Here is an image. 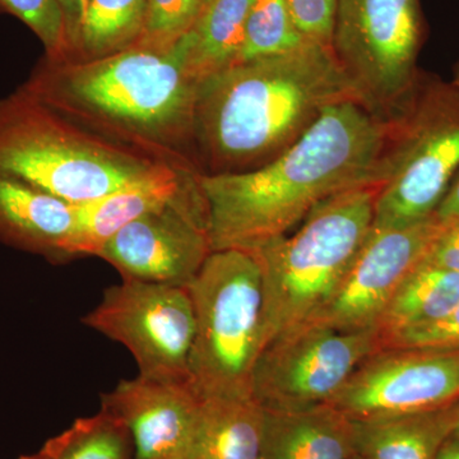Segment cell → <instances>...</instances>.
I'll list each match as a JSON object with an SVG mask.
<instances>
[{
    "label": "cell",
    "mask_w": 459,
    "mask_h": 459,
    "mask_svg": "<svg viewBox=\"0 0 459 459\" xmlns=\"http://www.w3.org/2000/svg\"><path fill=\"white\" fill-rule=\"evenodd\" d=\"M388 124L359 102H338L267 164L198 174L212 252H250L285 237L333 195L365 186L380 188Z\"/></svg>",
    "instance_id": "obj_1"
},
{
    "label": "cell",
    "mask_w": 459,
    "mask_h": 459,
    "mask_svg": "<svg viewBox=\"0 0 459 459\" xmlns=\"http://www.w3.org/2000/svg\"><path fill=\"white\" fill-rule=\"evenodd\" d=\"M343 101L360 104L329 48L305 44L230 66L198 87L195 135L208 174L267 164Z\"/></svg>",
    "instance_id": "obj_2"
},
{
    "label": "cell",
    "mask_w": 459,
    "mask_h": 459,
    "mask_svg": "<svg viewBox=\"0 0 459 459\" xmlns=\"http://www.w3.org/2000/svg\"><path fill=\"white\" fill-rule=\"evenodd\" d=\"M199 83L170 50L131 47L82 63H51L23 86L48 105L138 143L164 147L195 134Z\"/></svg>",
    "instance_id": "obj_3"
},
{
    "label": "cell",
    "mask_w": 459,
    "mask_h": 459,
    "mask_svg": "<svg viewBox=\"0 0 459 459\" xmlns=\"http://www.w3.org/2000/svg\"><path fill=\"white\" fill-rule=\"evenodd\" d=\"M377 192L365 186L333 195L292 237L250 250L262 271L263 349L312 318L337 291L373 230Z\"/></svg>",
    "instance_id": "obj_4"
},
{
    "label": "cell",
    "mask_w": 459,
    "mask_h": 459,
    "mask_svg": "<svg viewBox=\"0 0 459 459\" xmlns=\"http://www.w3.org/2000/svg\"><path fill=\"white\" fill-rule=\"evenodd\" d=\"M161 164L83 131L23 87L0 100V171L66 204L104 197Z\"/></svg>",
    "instance_id": "obj_5"
},
{
    "label": "cell",
    "mask_w": 459,
    "mask_h": 459,
    "mask_svg": "<svg viewBox=\"0 0 459 459\" xmlns=\"http://www.w3.org/2000/svg\"><path fill=\"white\" fill-rule=\"evenodd\" d=\"M459 171V87L421 71L406 108L388 123L376 229L430 219Z\"/></svg>",
    "instance_id": "obj_6"
},
{
    "label": "cell",
    "mask_w": 459,
    "mask_h": 459,
    "mask_svg": "<svg viewBox=\"0 0 459 459\" xmlns=\"http://www.w3.org/2000/svg\"><path fill=\"white\" fill-rule=\"evenodd\" d=\"M186 289L195 320L193 388L199 397H250L253 370L263 349L258 261L247 250H216Z\"/></svg>",
    "instance_id": "obj_7"
},
{
    "label": "cell",
    "mask_w": 459,
    "mask_h": 459,
    "mask_svg": "<svg viewBox=\"0 0 459 459\" xmlns=\"http://www.w3.org/2000/svg\"><path fill=\"white\" fill-rule=\"evenodd\" d=\"M425 31L420 0H338L332 51L362 107L383 123L412 96Z\"/></svg>",
    "instance_id": "obj_8"
},
{
    "label": "cell",
    "mask_w": 459,
    "mask_h": 459,
    "mask_svg": "<svg viewBox=\"0 0 459 459\" xmlns=\"http://www.w3.org/2000/svg\"><path fill=\"white\" fill-rule=\"evenodd\" d=\"M382 349L377 329L341 332L303 323L262 350L253 370V398L267 411L329 404L359 365Z\"/></svg>",
    "instance_id": "obj_9"
},
{
    "label": "cell",
    "mask_w": 459,
    "mask_h": 459,
    "mask_svg": "<svg viewBox=\"0 0 459 459\" xmlns=\"http://www.w3.org/2000/svg\"><path fill=\"white\" fill-rule=\"evenodd\" d=\"M82 323L123 344L137 362L138 376L192 385L195 320L186 287L122 279L105 290Z\"/></svg>",
    "instance_id": "obj_10"
},
{
    "label": "cell",
    "mask_w": 459,
    "mask_h": 459,
    "mask_svg": "<svg viewBox=\"0 0 459 459\" xmlns=\"http://www.w3.org/2000/svg\"><path fill=\"white\" fill-rule=\"evenodd\" d=\"M459 401V350L382 349L331 402L352 421L425 412Z\"/></svg>",
    "instance_id": "obj_11"
},
{
    "label": "cell",
    "mask_w": 459,
    "mask_h": 459,
    "mask_svg": "<svg viewBox=\"0 0 459 459\" xmlns=\"http://www.w3.org/2000/svg\"><path fill=\"white\" fill-rule=\"evenodd\" d=\"M211 253L197 177L195 188L120 229L98 256L123 280L186 287Z\"/></svg>",
    "instance_id": "obj_12"
},
{
    "label": "cell",
    "mask_w": 459,
    "mask_h": 459,
    "mask_svg": "<svg viewBox=\"0 0 459 459\" xmlns=\"http://www.w3.org/2000/svg\"><path fill=\"white\" fill-rule=\"evenodd\" d=\"M443 228L435 216L402 229L373 226L337 291L305 323L341 332L377 329L398 286L422 262Z\"/></svg>",
    "instance_id": "obj_13"
},
{
    "label": "cell",
    "mask_w": 459,
    "mask_h": 459,
    "mask_svg": "<svg viewBox=\"0 0 459 459\" xmlns=\"http://www.w3.org/2000/svg\"><path fill=\"white\" fill-rule=\"evenodd\" d=\"M201 397L190 383H165L138 376L102 394L101 407L131 434L133 459H188Z\"/></svg>",
    "instance_id": "obj_14"
},
{
    "label": "cell",
    "mask_w": 459,
    "mask_h": 459,
    "mask_svg": "<svg viewBox=\"0 0 459 459\" xmlns=\"http://www.w3.org/2000/svg\"><path fill=\"white\" fill-rule=\"evenodd\" d=\"M198 174L161 164L140 181L87 204L74 205V229L66 256H98L105 243L138 217L159 210L197 186Z\"/></svg>",
    "instance_id": "obj_15"
},
{
    "label": "cell",
    "mask_w": 459,
    "mask_h": 459,
    "mask_svg": "<svg viewBox=\"0 0 459 459\" xmlns=\"http://www.w3.org/2000/svg\"><path fill=\"white\" fill-rule=\"evenodd\" d=\"M74 229V205L0 171V241L63 259Z\"/></svg>",
    "instance_id": "obj_16"
},
{
    "label": "cell",
    "mask_w": 459,
    "mask_h": 459,
    "mask_svg": "<svg viewBox=\"0 0 459 459\" xmlns=\"http://www.w3.org/2000/svg\"><path fill=\"white\" fill-rule=\"evenodd\" d=\"M265 411L261 459H350L355 424L332 404Z\"/></svg>",
    "instance_id": "obj_17"
},
{
    "label": "cell",
    "mask_w": 459,
    "mask_h": 459,
    "mask_svg": "<svg viewBox=\"0 0 459 459\" xmlns=\"http://www.w3.org/2000/svg\"><path fill=\"white\" fill-rule=\"evenodd\" d=\"M265 411L250 397H201L188 459H261Z\"/></svg>",
    "instance_id": "obj_18"
},
{
    "label": "cell",
    "mask_w": 459,
    "mask_h": 459,
    "mask_svg": "<svg viewBox=\"0 0 459 459\" xmlns=\"http://www.w3.org/2000/svg\"><path fill=\"white\" fill-rule=\"evenodd\" d=\"M458 418L459 401L425 412L353 421L356 453L373 459H437Z\"/></svg>",
    "instance_id": "obj_19"
},
{
    "label": "cell",
    "mask_w": 459,
    "mask_h": 459,
    "mask_svg": "<svg viewBox=\"0 0 459 459\" xmlns=\"http://www.w3.org/2000/svg\"><path fill=\"white\" fill-rule=\"evenodd\" d=\"M253 3L255 0H213L180 39L184 66L193 81L204 82L237 65Z\"/></svg>",
    "instance_id": "obj_20"
},
{
    "label": "cell",
    "mask_w": 459,
    "mask_h": 459,
    "mask_svg": "<svg viewBox=\"0 0 459 459\" xmlns=\"http://www.w3.org/2000/svg\"><path fill=\"white\" fill-rule=\"evenodd\" d=\"M459 305V273L421 262L402 281L377 331L386 338L446 319Z\"/></svg>",
    "instance_id": "obj_21"
},
{
    "label": "cell",
    "mask_w": 459,
    "mask_h": 459,
    "mask_svg": "<svg viewBox=\"0 0 459 459\" xmlns=\"http://www.w3.org/2000/svg\"><path fill=\"white\" fill-rule=\"evenodd\" d=\"M18 459H133V443L122 420L101 407L96 415L75 420L38 452Z\"/></svg>",
    "instance_id": "obj_22"
},
{
    "label": "cell",
    "mask_w": 459,
    "mask_h": 459,
    "mask_svg": "<svg viewBox=\"0 0 459 459\" xmlns=\"http://www.w3.org/2000/svg\"><path fill=\"white\" fill-rule=\"evenodd\" d=\"M147 0H90L77 48L86 60L131 48L140 38Z\"/></svg>",
    "instance_id": "obj_23"
},
{
    "label": "cell",
    "mask_w": 459,
    "mask_h": 459,
    "mask_svg": "<svg viewBox=\"0 0 459 459\" xmlns=\"http://www.w3.org/2000/svg\"><path fill=\"white\" fill-rule=\"evenodd\" d=\"M304 39L295 29L286 0H255L247 16L238 63L299 49Z\"/></svg>",
    "instance_id": "obj_24"
},
{
    "label": "cell",
    "mask_w": 459,
    "mask_h": 459,
    "mask_svg": "<svg viewBox=\"0 0 459 459\" xmlns=\"http://www.w3.org/2000/svg\"><path fill=\"white\" fill-rule=\"evenodd\" d=\"M204 0H147L143 29L132 47L170 50L204 12Z\"/></svg>",
    "instance_id": "obj_25"
},
{
    "label": "cell",
    "mask_w": 459,
    "mask_h": 459,
    "mask_svg": "<svg viewBox=\"0 0 459 459\" xmlns=\"http://www.w3.org/2000/svg\"><path fill=\"white\" fill-rule=\"evenodd\" d=\"M0 9L22 21L40 39L47 49L48 62H68L74 45L57 0H0Z\"/></svg>",
    "instance_id": "obj_26"
},
{
    "label": "cell",
    "mask_w": 459,
    "mask_h": 459,
    "mask_svg": "<svg viewBox=\"0 0 459 459\" xmlns=\"http://www.w3.org/2000/svg\"><path fill=\"white\" fill-rule=\"evenodd\" d=\"M286 4L305 42L332 49L338 0H286Z\"/></svg>",
    "instance_id": "obj_27"
},
{
    "label": "cell",
    "mask_w": 459,
    "mask_h": 459,
    "mask_svg": "<svg viewBox=\"0 0 459 459\" xmlns=\"http://www.w3.org/2000/svg\"><path fill=\"white\" fill-rule=\"evenodd\" d=\"M383 349L457 351L459 350V305L446 319L435 325L386 338L383 342Z\"/></svg>",
    "instance_id": "obj_28"
},
{
    "label": "cell",
    "mask_w": 459,
    "mask_h": 459,
    "mask_svg": "<svg viewBox=\"0 0 459 459\" xmlns=\"http://www.w3.org/2000/svg\"><path fill=\"white\" fill-rule=\"evenodd\" d=\"M422 262L459 273V221L444 225Z\"/></svg>",
    "instance_id": "obj_29"
},
{
    "label": "cell",
    "mask_w": 459,
    "mask_h": 459,
    "mask_svg": "<svg viewBox=\"0 0 459 459\" xmlns=\"http://www.w3.org/2000/svg\"><path fill=\"white\" fill-rule=\"evenodd\" d=\"M57 3L65 12L69 38H71L72 45L75 49L90 0H57Z\"/></svg>",
    "instance_id": "obj_30"
},
{
    "label": "cell",
    "mask_w": 459,
    "mask_h": 459,
    "mask_svg": "<svg viewBox=\"0 0 459 459\" xmlns=\"http://www.w3.org/2000/svg\"><path fill=\"white\" fill-rule=\"evenodd\" d=\"M434 216L443 225L459 221V171L453 179L446 197L443 198L442 204L437 207Z\"/></svg>",
    "instance_id": "obj_31"
},
{
    "label": "cell",
    "mask_w": 459,
    "mask_h": 459,
    "mask_svg": "<svg viewBox=\"0 0 459 459\" xmlns=\"http://www.w3.org/2000/svg\"><path fill=\"white\" fill-rule=\"evenodd\" d=\"M437 459H459V439L449 437L437 453Z\"/></svg>",
    "instance_id": "obj_32"
},
{
    "label": "cell",
    "mask_w": 459,
    "mask_h": 459,
    "mask_svg": "<svg viewBox=\"0 0 459 459\" xmlns=\"http://www.w3.org/2000/svg\"><path fill=\"white\" fill-rule=\"evenodd\" d=\"M452 82L455 84V86L459 87V60L457 65L455 66V74H453Z\"/></svg>",
    "instance_id": "obj_33"
},
{
    "label": "cell",
    "mask_w": 459,
    "mask_h": 459,
    "mask_svg": "<svg viewBox=\"0 0 459 459\" xmlns=\"http://www.w3.org/2000/svg\"><path fill=\"white\" fill-rule=\"evenodd\" d=\"M453 437H455V439H459V418L457 421V425H455V431H453Z\"/></svg>",
    "instance_id": "obj_34"
},
{
    "label": "cell",
    "mask_w": 459,
    "mask_h": 459,
    "mask_svg": "<svg viewBox=\"0 0 459 459\" xmlns=\"http://www.w3.org/2000/svg\"><path fill=\"white\" fill-rule=\"evenodd\" d=\"M350 459H373L370 457H367V455H362L360 453H355V455H352Z\"/></svg>",
    "instance_id": "obj_35"
},
{
    "label": "cell",
    "mask_w": 459,
    "mask_h": 459,
    "mask_svg": "<svg viewBox=\"0 0 459 459\" xmlns=\"http://www.w3.org/2000/svg\"><path fill=\"white\" fill-rule=\"evenodd\" d=\"M211 2H213V0H204V7H207V5L210 4Z\"/></svg>",
    "instance_id": "obj_36"
}]
</instances>
